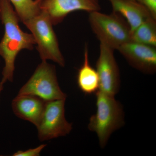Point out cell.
<instances>
[{"instance_id":"cell-1","label":"cell","mask_w":156,"mask_h":156,"mask_svg":"<svg viewBox=\"0 0 156 156\" xmlns=\"http://www.w3.org/2000/svg\"><path fill=\"white\" fill-rule=\"evenodd\" d=\"M0 20L5 27V33L0 41V56L5 66L0 85L9 81L12 82L16 57L24 49L32 50L35 44L32 34L25 33L19 25V18L9 0H0Z\"/></svg>"},{"instance_id":"cell-2","label":"cell","mask_w":156,"mask_h":156,"mask_svg":"<svg viewBox=\"0 0 156 156\" xmlns=\"http://www.w3.org/2000/svg\"><path fill=\"white\" fill-rule=\"evenodd\" d=\"M96 94V110L89 119L88 128L97 134L100 147L104 148L113 132L125 124L123 107L115 96L98 90Z\"/></svg>"},{"instance_id":"cell-3","label":"cell","mask_w":156,"mask_h":156,"mask_svg":"<svg viewBox=\"0 0 156 156\" xmlns=\"http://www.w3.org/2000/svg\"><path fill=\"white\" fill-rule=\"evenodd\" d=\"M89 21L100 44L113 50H117L121 45L131 41V29L120 14L114 12L107 14L100 11H94L89 13Z\"/></svg>"},{"instance_id":"cell-4","label":"cell","mask_w":156,"mask_h":156,"mask_svg":"<svg viewBox=\"0 0 156 156\" xmlns=\"http://www.w3.org/2000/svg\"><path fill=\"white\" fill-rule=\"evenodd\" d=\"M23 24L31 33L42 60H51L64 67V58L59 49L53 23L48 14L41 11Z\"/></svg>"},{"instance_id":"cell-5","label":"cell","mask_w":156,"mask_h":156,"mask_svg":"<svg viewBox=\"0 0 156 156\" xmlns=\"http://www.w3.org/2000/svg\"><path fill=\"white\" fill-rule=\"evenodd\" d=\"M17 95H33L46 101L66 99L67 97L58 85L55 66L44 60L38 66Z\"/></svg>"},{"instance_id":"cell-6","label":"cell","mask_w":156,"mask_h":156,"mask_svg":"<svg viewBox=\"0 0 156 156\" xmlns=\"http://www.w3.org/2000/svg\"><path fill=\"white\" fill-rule=\"evenodd\" d=\"M66 99L47 101L44 112L37 126L41 141L65 136L72 130V124L65 115Z\"/></svg>"},{"instance_id":"cell-7","label":"cell","mask_w":156,"mask_h":156,"mask_svg":"<svg viewBox=\"0 0 156 156\" xmlns=\"http://www.w3.org/2000/svg\"><path fill=\"white\" fill-rule=\"evenodd\" d=\"M114 51L109 47L100 44L96 70L99 77V90L115 96L119 91L121 81L119 69Z\"/></svg>"},{"instance_id":"cell-8","label":"cell","mask_w":156,"mask_h":156,"mask_svg":"<svg viewBox=\"0 0 156 156\" xmlns=\"http://www.w3.org/2000/svg\"><path fill=\"white\" fill-rule=\"evenodd\" d=\"M40 7L48 14L53 25L62 22L69 14L74 11L90 13L101 10L99 0H41Z\"/></svg>"},{"instance_id":"cell-9","label":"cell","mask_w":156,"mask_h":156,"mask_svg":"<svg viewBox=\"0 0 156 156\" xmlns=\"http://www.w3.org/2000/svg\"><path fill=\"white\" fill-rule=\"evenodd\" d=\"M117 50L134 68L148 74L156 72V47L130 41Z\"/></svg>"},{"instance_id":"cell-10","label":"cell","mask_w":156,"mask_h":156,"mask_svg":"<svg viewBox=\"0 0 156 156\" xmlns=\"http://www.w3.org/2000/svg\"><path fill=\"white\" fill-rule=\"evenodd\" d=\"M46 102L37 96L17 95L12 100L11 107L17 117L30 122L37 127L44 112Z\"/></svg>"},{"instance_id":"cell-11","label":"cell","mask_w":156,"mask_h":156,"mask_svg":"<svg viewBox=\"0 0 156 156\" xmlns=\"http://www.w3.org/2000/svg\"><path fill=\"white\" fill-rule=\"evenodd\" d=\"M108 1L111 4L113 12L126 19L131 33L146 20L152 17L147 9L136 0Z\"/></svg>"},{"instance_id":"cell-12","label":"cell","mask_w":156,"mask_h":156,"mask_svg":"<svg viewBox=\"0 0 156 156\" xmlns=\"http://www.w3.org/2000/svg\"><path fill=\"white\" fill-rule=\"evenodd\" d=\"M77 83L81 91L86 94L96 93L99 89V80L97 71L90 65L89 50L86 45L84 61L78 71Z\"/></svg>"},{"instance_id":"cell-13","label":"cell","mask_w":156,"mask_h":156,"mask_svg":"<svg viewBox=\"0 0 156 156\" xmlns=\"http://www.w3.org/2000/svg\"><path fill=\"white\" fill-rule=\"evenodd\" d=\"M156 19L151 17L131 33V41L156 47Z\"/></svg>"},{"instance_id":"cell-14","label":"cell","mask_w":156,"mask_h":156,"mask_svg":"<svg viewBox=\"0 0 156 156\" xmlns=\"http://www.w3.org/2000/svg\"><path fill=\"white\" fill-rule=\"evenodd\" d=\"M41 0H9L15 8L20 20L24 23L41 13Z\"/></svg>"},{"instance_id":"cell-15","label":"cell","mask_w":156,"mask_h":156,"mask_svg":"<svg viewBox=\"0 0 156 156\" xmlns=\"http://www.w3.org/2000/svg\"><path fill=\"white\" fill-rule=\"evenodd\" d=\"M46 146V144H41L34 148L29 149L26 151H18L13 154V156H39L41 151Z\"/></svg>"},{"instance_id":"cell-16","label":"cell","mask_w":156,"mask_h":156,"mask_svg":"<svg viewBox=\"0 0 156 156\" xmlns=\"http://www.w3.org/2000/svg\"><path fill=\"white\" fill-rule=\"evenodd\" d=\"M145 7L152 17L156 19V0H136Z\"/></svg>"},{"instance_id":"cell-17","label":"cell","mask_w":156,"mask_h":156,"mask_svg":"<svg viewBox=\"0 0 156 156\" xmlns=\"http://www.w3.org/2000/svg\"><path fill=\"white\" fill-rule=\"evenodd\" d=\"M3 89V86L2 85H0V95H1V92Z\"/></svg>"}]
</instances>
